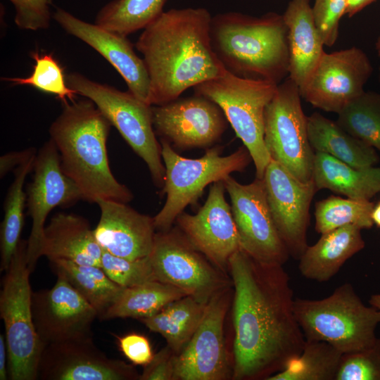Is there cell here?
Here are the masks:
<instances>
[{
  "instance_id": "6da1fadb",
  "label": "cell",
  "mask_w": 380,
  "mask_h": 380,
  "mask_svg": "<svg viewBox=\"0 0 380 380\" xmlns=\"http://www.w3.org/2000/svg\"><path fill=\"white\" fill-rule=\"evenodd\" d=\"M234 337L232 379L267 380L301 353L305 338L296 319L293 289L283 265L239 249L229 259Z\"/></svg>"
},
{
  "instance_id": "7a4b0ae2",
  "label": "cell",
  "mask_w": 380,
  "mask_h": 380,
  "mask_svg": "<svg viewBox=\"0 0 380 380\" xmlns=\"http://www.w3.org/2000/svg\"><path fill=\"white\" fill-rule=\"evenodd\" d=\"M211 19L204 8H172L143 30L136 48L149 77L148 104L175 100L226 72L211 46Z\"/></svg>"
},
{
  "instance_id": "3957f363",
  "label": "cell",
  "mask_w": 380,
  "mask_h": 380,
  "mask_svg": "<svg viewBox=\"0 0 380 380\" xmlns=\"http://www.w3.org/2000/svg\"><path fill=\"white\" fill-rule=\"evenodd\" d=\"M111 126L94 103L87 99L63 103L49 129L62 170L77 185L83 200L90 203L105 199L127 203L133 198L109 165L106 143Z\"/></svg>"
},
{
  "instance_id": "277c9868",
  "label": "cell",
  "mask_w": 380,
  "mask_h": 380,
  "mask_svg": "<svg viewBox=\"0 0 380 380\" xmlns=\"http://www.w3.org/2000/svg\"><path fill=\"white\" fill-rule=\"evenodd\" d=\"M210 37L213 51L230 73L276 84L289 76L287 27L282 15L217 14L211 19Z\"/></svg>"
},
{
  "instance_id": "5b68a950",
  "label": "cell",
  "mask_w": 380,
  "mask_h": 380,
  "mask_svg": "<svg viewBox=\"0 0 380 380\" xmlns=\"http://www.w3.org/2000/svg\"><path fill=\"white\" fill-rule=\"evenodd\" d=\"M294 310L306 340L324 341L343 354L368 348L377 339L380 312L365 305L348 282L322 299L295 298Z\"/></svg>"
},
{
  "instance_id": "8992f818",
  "label": "cell",
  "mask_w": 380,
  "mask_h": 380,
  "mask_svg": "<svg viewBox=\"0 0 380 380\" xmlns=\"http://www.w3.org/2000/svg\"><path fill=\"white\" fill-rule=\"evenodd\" d=\"M27 241L20 240L2 280L0 316L5 327L8 379H37L38 367L44 345L33 321L32 273L27 266Z\"/></svg>"
},
{
  "instance_id": "52a82bcc",
  "label": "cell",
  "mask_w": 380,
  "mask_h": 380,
  "mask_svg": "<svg viewBox=\"0 0 380 380\" xmlns=\"http://www.w3.org/2000/svg\"><path fill=\"white\" fill-rule=\"evenodd\" d=\"M278 84L236 76L227 70L194 88L195 95L215 102L223 111L254 163L256 177L262 179L271 160L265 143V111Z\"/></svg>"
},
{
  "instance_id": "ba28073f",
  "label": "cell",
  "mask_w": 380,
  "mask_h": 380,
  "mask_svg": "<svg viewBox=\"0 0 380 380\" xmlns=\"http://www.w3.org/2000/svg\"><path fill=\"white\" fill-rule=\"evenodd\" d=\"M160 145L166 201L153 217L157 232L171 229L177 217L187 205L196 203L208 184L223 181L232 172L243 171L252 160L244 146L226 156H221L220 147L210 148L202 157L191 159L179 155L165 139H161Z\"/></svg>"
},
{
  "instance_id": "9c48e42d",
  "label": "cell",
  "mask_w": 380,
  "mask_h": 380,
  "mask_svg": "<svg viewBox=\"0 0 380 380\" xmlns=\"http://www.w3.org/2000/svg\"><path fill=\"white\" fill-rule=\"evenodd\" d=\"M69 87L90 99L132 149L146 163L154 184L163 186L165 168L153 125L152 106L131 92L91 80L78 72L66 75Z\"/></svg>"
},
{
  "instance_id": "30bf717a",
  "label": "cell",
  "mask_w": 380,
  "mask_h": 380,
  "mask_svg": "<svg viewBox=\"0 0 380 380\" xmlns=\"http://www.w3.org/2000/svg\"><path fill=\"white\" fill-rule=\"evenodd\" d=\"M299 87L289 77L277 85L265 111V143L272 159L303 182L312 181L315 152Z\"/></svg>"
},
{
  "instance_id": "8fae6325",
  "label": "cell",
  "mask_w": 380,
  "mask_h": 380,
  "mask_svg": "<svg viewBox=\"0 0 380 380\" xmlns=\"http://www.w3.org/2000/svg\"><path fill=\"white\" fill-rule=\"evenodd\" d=\"M148 258L157 281L173 285L207 304L232 286L227 274L214 265L178 228L157 232Z\"/></svg>"
},
{
  "instance_id": "7c38bea8",
  "label": "cell",
  "mask_w": 380,
  "mask_h": 380,
  "mask_svg": "<svg viewBox=\"0 0 380 380\" xmlns=\"http://www.w3.org/2000/svg\"><path fill=\"white\" fill-rule=\"evenodd\" d=\"M222 182L230 198L241 249L262 263L283 265L290 254L270 213L262 179L242 184L229 175Z\"/></svg>"
},
{
  "instance_id": "4fadbf2b",
  "label": "cell",
  "mask_w": 380,
  "mask_h": 380,
  "mask_svg": "<svg viewBox=\"0 0 380 380\" xmlns=\"http://www.w3.org/2000/svg\"><path fill=\"white\" fill-rule=\"evenodd\" d=\"M232 287L220 291L207 303L198 327L177 354L175 380L232 379V357L228 355L224 331L232 303Z\"/></svg>"
},
{
  "instance_id": "5bb4252c",
  "label": "cell",
  "mask_w": 380,
  "mask_h": 380,
  "mask_svg": "<svg viewBox=\"0 0 380 380\" xmlns=\"http://www.w3.org/2000/svg\"><path fill=\"white\" fill-rule=\"evenodd\" d=\"M33 170L27 194L32 227L26 258L31 272L42 257L45 221L49 213L56 207H69L83 200L77 185L62 170L58 151L51 139L37 153Z\"/></svg>"
},
{
  "instance_id": "9a60e30c",
  "label": "cell",
  "mask_w": 380,
  "mask_h": 380,
  "mask_svg": "<svg viewBox=\"0 0 380 380\" xmlns=\"http://www.w3.org/2000/svg\"><path fill=\"white\" fill-rule=\"evenodd\" d=\"M372 72L369 57L358 47L324 52L300 95L313 107L338 114L365 91Z\"/></svg>"
},
{
  "instance_id": "2e32d148",
  "label": "cell",
  "mask_w": 380,
  "mask_h": 380,
  "mask_svg": "<svg viewBox=\"0 0 380 380\" xmlns=\"http://www.w3.org/2000/svg\"><path fill=\"white\" fill-rule=\"evenodd\" d=\"M268 206L290 255L299 260L307 244L310 207L317 191L312 181L303 182L271 158L262 177Z\"/></svg>"
},
{
  "instance_id": "e0dca14e",
  "label": "cell",
  "mask_w": 380,
  "mask_h": 380,
  "mask_svg": "<svg viewBox=\"0 0 380 380\" xmlns=\"http://www.w3.org/2000/svg\"><path fill=\"white\" fill-rule=\"evenodd\" d=\"M152 118L156 134L182 149L211 146L228 122L218 105L195 94L152 106Z\"/></svg>"
},
{
  "instance_id": "ac0fdd59",
  "label": "cell",
  "mask_w": 380,
  "mask_h": 380,
  "mask_svg": "<svg viewBox=\"0 0 380 380\" xmlns=\"http://www.w3.org/2000/svg\"><path fill=\"white\" fill-rule=\"evenodd\" d=\"M139 376L132 365L108 357L89 336L45 346L37 379L134 380Z\"/></svg>"
},
{
  "instance_id": "d6986e66",
  "label": "cell",
  "mask_w": 380,
  "mask_h": 380,
  "mask_svg": "<svg viewBox=\"0 0 380 380\" xmlns=\"http://www.w3.org/2000/svg\"><path fill=\"white\" fill-rule=\"evenodd\" d=\"M225 191L222 181L213 183L205 203L197 213L183 212L175 222L194 247L218 269L229 274V259L241 248Z\"/></svg>"
},
{
  "instance_id": "ffe728a7",
  "label": "cell",
  "mask_w": 380,
  "mask_h": 380,
  "mask_svg": "<svg viewBox=\"0 0 380 380\" xmlns=\"http://www.w3.org/2000/svg\"><path fill=\"white\" fill-rule=\"evenodd\" d=\"M32 312L37 333L45 346L92 336L96 310L63 277L50 289L32 292Z\"/></svg>"
},
{
  "instance_id": "44dd1931",
  "label": "cell",
  "mask_w": 380,
  "mask_h": 380,
  "mask_svg": "<svg viewBox=\"0 0 380 380\" xmlns=\"http://www.w3.org/2000/svg\"><path fill=\"white\" fill-rule=\"evenodd\" d=\"M53 18L65 32L100 53L122 76L129 91L147 103L148 74L143 59L136 54L127 37L85 22L61 8H56Z\"/></svg>"
},
{
  "instance_id": "7402d4cb",
  "label": "cell",
  "mask_w": 380,
  "mask_h": 380,
  "mask_svg": "<svg viewBox=\"0 0 380 380\" xmlns=\"http://www.w3.org/2000/svg\"><path fill=\"white\" fill-rule=\"evenodd\" d=\"M96 203L101 216L94 233L103 251L130 260L149 255L156 233L153 217L125 203L98 199Z\"/></svg>"
},
{
  "instance_id": "603a6c76",
  "label": "cell",
  "mask_w": 380,
  "mask_h": 380,
  "mask_svg": "<svg viewBox=\"0 0 380 380\" xmlns=\"http://www.w3.org/2000/svg\"><path fill=\"white\" fill-rule=\"evenodd\" d=\"M287 27L289 77L301 91L320 61L324 51L310 0H291L282 14Z\"/></svg>"
},
{
  "instance_id": "cb8c5ba5",
  "label": "cell",
  "mask_w": 380,
  "mask_h": 380,
  "mask_svg": "<svg viewBox=\"0 0 380 380\" xmlns=\"http://www.w3.org/2000/svg\"><path fill=\"white\" fill-rule=\"evenodd\" d=\"M102 253L89 221L82 216L59 213L44 228L41 255L49 260L63 259L101 267Z\"/></svg>"
},
{
  "instance_id": "d4e9b609",
  "label": "cell",
  "mask_w": 380,
  "mask_h": 380,
  "mask_svg": "<svg viewBox=\"0 0 380 380\" xmlns=\"http://www.w3.org/2000/svg\"><path fill=\"white\" fill-rule=\"evenodd\" d=\"M361 230L348 224L321 234L298 260L302 276L317 282L330 280L348 259L365 248Z\"/></svg>"
},
{
  "instance_id": "484cf974",
  "label": "cell",
  "mask_w": 380,
  "mask_h": 380,
  "mask_svg": "<svg viewBox=\"0 0 380 380\" xmlns=\"http://www.w3.org/2000/svg\"><path fill=\"white\" fill-rule=\"evenodd\" d=\"M312 179L317 191L326 189L355 200L369 201L380 192V167L356 168L322 152H315Z\"/></svg>"
},
{
  "instance_id": "4316f807",
  "label": "cell",
  "mask_w": 380,
  "mask_h": 380,
  "mask_svg": "<svg viewBox=\"0 0 380 380\" xmlns=\"http://www.w3.org/2000/svg\"><path fill=\"white\" fill-rule=\"evenodd\" d=\"M308 135L315 152L329 154L354 167H369L379 161L374 148L317 112L308 117Z\"/></svg>"
},
{
  "instance_id": "83f0119b",
  "label": "cell",
  "mask_w": 380,
  "mask_h": 380,
  "mask_svg": "<svg viewBox=\"0 0 380 380\" xmlns=\"http://www.w3.org/2000/svg\"><path fill=\"white\" fill-rule=\"evenodd\" d=\"M206 305L191 296H185L139 321L150 331L160 334L167 345L179 354L201 322Z\"/></svg>"
},
{
  "instance_id": "f1b7e54d",
  "label": "cell",
  "mask_w": 380,
  "mask_h": 380,
  "mask_svg": "<svg viewBox=\"0 0 380 380\" xmlns=\"http://www.w3.org/2000/svg\"><path fill=\"white\" fill-rule=\"evenodd\" d=\"M49 261L56 276L64 277L96 310L100 319L123 289L112 281L101 267L63 259Z\"/></svg>"
},
{
  "instance_id": "f546056e",
  "label": "cell",
  "mask_w": 380,
  "mask_h": 380,
  "mask_svg": "<svg viewBox=\"0 0 380 380\" xmlns=\"http://www.w3.org/2000/svg\"><path fill=\"white\" fill-rule=\"evenodd\" d=\"M185 296L187 295L182 289L157 280L123 288L101 319L131 317L140 320L156 314Z\"/></svg>"
},
{
  "instance_id": "4dcf8cb0",
  "label": "cell",
  "mask_w": 380,
  "mask_h": 380,
  "mask_svg": "<svg viewBox=\"0 0 380 380\" xmlns=\"http://www.w3.org/2000/svg\"><path fill=\"white\" fill-rule=\"evenodd\" d=\"M36 155L15 169L14 179L6 195L0 233V270L1 272H6L8 270L21 240L20 235L24 224V209L27 198L24 191V184L27 176L33 170Z\"/></svg>"
},
{
  "instance_id": "1f68e13d",
  "label": "cell",
  "mask_w": 380,
  "mask_h": 380,
  "mask_svg": "<svg viewBox=\"0 0 380 380\" xmlns=\"http://www.w3.org/2000/svg\"><path fill=\"white\" fill-rule=\"evenodd\" d=\"M342 355L324 341L305 339L300 355L267 380H335Z\"/></svg>"
},
{
  "instance_id": "d6a6232c",
  "label": "cell",
  "mask_w": 380,
  "mask_h": 380,
  "mask_svg": "<svg viewBox=\"0 0 380 380\" xmlns=\"http://www.w3.org/2000/svg\"><path fill=\"white\" fill-rule=\"evenodd\" d=\"M167 0H113L98 12L95 24L127 37L144 30L164 11Z\"/></svg>"
},
{
  "instance_id": "836d02e7",
  "label": "cell",
  "mask_w": 380,
  "mask_h": 380,
  "mask_svg": "<svg viewBox=\"0 0 380 380\" xmlns=\"http://www.w3.org/2000/svg\"><path fill=\"white\" fill-rule=\"evenodd\" d=\"M336 122L380 151V94L365 91L338 113Z\"/></svg>"
},
{
  "instance_id": "e575fe53",
  "label": "cell",
  "mask_w": 380,
  "mask_h": 380,
  "mask_svg": "<svg viewBox=\"0 0 380 380\" xmlns=\"http://www.w3.org/2000/svg\"><path fill=\"white\" fill-rule=\"evenodd\" d=\"M374 206L369 201L331 196L315 204V230L322 234L348 224L362 229H370L374 225L372 219Z\"/></svg>"
},
{
  "instance_id": "d590c367",
  "label": "cell",
  "mask_w": 380,
  "mask_h": 380,
  "mask_svg": "<svg viewBox=\"0 0 380 380\" xmlns=\"http://www.w3.org/2000/svg\"><path fill=\"white\" fill-rule=\"evenodd\" d=\"M33 72L26 77H5L14 85H30L47 94H54L63 103L75 101L77 92L68 87L64 69L52 53L32 52Z\"/></svg>"
},
{
  "instance_id": "8d00e7d4",
  "label": "cell",
  "mask_w": 380,
  "mask_h": 380,
  "mask_svg": "<svg viewBox=\"0 0 380 380\" xmlns=\"http://www.w3.org/2000/svg\"><path fill=\"white\" fill-rule=\"evenodd\" d=\"M101 267L112 281L123 288L156 280L148 256L130 260L103 251Z\"/></svg>"
},
{
  "instance_id": "74e56055",
  "label": "cell",
  "mask_w": 380,
  "mask_h": 380,
  "mask_svg": "<svg viewBox=\"0 0 380 380\" xmlns=\"http://www.w3.org/2000/svg\"><path fill=\"white\" fill-rule=\"evenodd\" d=\"M335 380H380V338L368 348L343 353Z\"/></svg>"
},
{
  "instance_id": "f35d334b",
  "label": "cell",
  "mask_w": 380,
  "mask_h": 380,
  "mask_svg": "<svg viewBox=\"0 0 380 380\" xmlns=\"http://www.w3.org/2000/svg\"><path fill=\"white\" fill-rule=\"evenodd\" d=\"M347 0H315L312 6L316 25L325 46H333L338 37L339 23Z\"/></svg>"
},
{
  "instance_id": "ab89813d",
  "label": "cell",
  "mask_w": 380,
  "mask_h": 380,
  "mask_svg": "<svg viewBox=\"0 0 380 380\" xmlns=\"http://www.w3.org/2000/svg\"><path fill=\"white\" fill-rule=\"evenodd\" d=\"M15 11L14 21L22 30L47 29L51 23V0H9Z\"/></svg>"
},
{
  "instance_id": "60d3db41",
  "label": "cell",
  "mask_w": 380,
  "mask_h": 380,
  "mask_svg": "<svg viewBox=\"0 0 380 380\" xmlns=\"http://www.w3.org/2000/svg\"><path fill=\"white\" fill-rule=\"evenodd\" d=\"M116 338L120 350L133 365L145 367L153 359L151 344L146 336L131 332Z\"/></svg>"
},
{
  "instance_id": "b9f144b4",
  "label": "cell",
  "mask_w": 380,
  "mask_h": 380,
  "mask_svg": "<svg viewBox=\"0 0 380 380\" xmlns=\"http://www.w3.org/2000/svg\"><path fill=\"white\" fill-rule=\"evenodd\" d=\"M177 354L167 345L154 354L139 380H175Z\"/></svg>"
},
{
  "instance_id": "7bdbcfd3",
  "label": "cell",
  "mask_w": 380,
  "mask_h": 380,
  "mask_svg": "<svg viewBox=\"0 0 380 380\" xmlns=\"http://www.w3.org/2000/svg\"><path fill=\"white\" fill-rule=\"evenodd\" d=\"M35 148L30 147L22 151H11L0 158V177L15 169L31 157L37 154Z\"/></svg>"
},
{
  "instance_id": "ee69618b",
  "label": "cell",
  "mask_w": 380,
  "mask_h": 380,
  "mask_svg": "<svg viewBox=\"0 0 380 380\" xmlns=\"http://www.w3.org/2000/svg\"><path fill=\"white\" fill-rule=\"evenodd\" d=\"M6 355H8L5 335L0 334V379H8V365H6Z\"/></svg>"
},
{
  "instance_id": "f6af8a7d",
  "label": "cell",
  "mask_w": 380,
  "mask_h": 380,
  "mask_svg": "<svg viewBox=\"0 0 380 380\" xmlns=\"http://www.w3.org/2000/svg\"><path fill=\"white\" fill-rule=\"evenodd\" d=\"M376 0H347L345 15L351 18Z\"/></svg>"
},
{
  "instance_id": "bcb514c9",
  "label": "cell",
  "mask_w": 380,
  "mask_h": 380,
  "mask_svg": "<svg viewBox=\"0 0 380 380\" xmlns=\"http://www.w3.org/2000/svg\"><path fill=\"white\" fill-rule=\"evenodd\" d=\"M372 219L374 224L380 227V202L374 206L372 212Z\"/></svg>"
},
{
  "instance_id": "7dc6e473",
  "label": "cell",
  "mask_w": 380,
  "mask_h": 380,
  "mask_svg": "<svg viewBox=\"0 0 380 380\" xmlns=\"http://www.w3.org/2000/svg\"><path fill=\"white\" fill-rule=\"evenodd\" d=\"M369 303L371 306L376 308L380 312V293H376L371 296Z\"/></svg>"
},
{
  "instance_id": "c3c4849f",
  "label": "cell",
  "mask_w": 380,
  "mask_h": 380,
  "mask_svg": "<svg viewBox=\"0 0 380 380\" xmlns=\"http://www.w3.org/2000/svg\"><path fill=\"white\" fill-rule=\"evenodd\" d=\"M375 49L379 58H380V36L377 38L375 42Z\"/></svg>"
},
{
  "instance_id": "681fc988",
  "label": "cell",
  "mask_w": 380,
  "mask_h": 380,
  "mask_svg": "<svg viewBox=\"0 0 380 380\" xmlns=\"http://www.w3.org/2000/svg\"><path fill=\"white\" fill-rule=\"evenodd\" d=\"M379 81H380V66H379Z\"/></svg>"
}]
</instances>
